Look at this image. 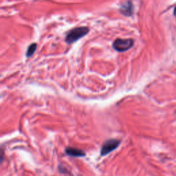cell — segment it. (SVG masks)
Wrapping results in <instances>:
<instances>
[{
	"label": "cell",
	"instance_id": "cell-1",
	"mask_svg": "<svg viewBox=\"0 0 176 176\" xmlns=\"http://www.w3.org/2000/svg\"><path fill=\"white\" fill-rule=\"evenodd\" d=\"M90 32V28L87 26L76 27L67 32L65 37V42L68 44H72L80 38L85 37Z\"/></svg>",
	"mask_w": 176,
	"mask_h": 176
},
{
	"label": "cell",
	"instance_id": "cell-4",
	"mask_svg": "<svg viewBox=\"0 0 176 176\" xmlns=\"http://www.w3.org/2000/svg\"><path fill=\"white\" fill-rule=\"evenodd\" d=\"M120 13L127 17H131L133 14V3L130 1L123 2L120 6L119 8Z\"/></svg>",
	"mask_w": 176,
	"mask_h": 176
},
{
	"label": "cell",
	"instance_id": "cell-6",
	"mask_svg": "<svg viewBox=\"0 0 176 176\" xmlns=\"http://www.w3.org/2000/svg\"><path fill=\"white\" fill-rule=\"evenodd\" d=\"M37 48V43H31V44L28 46V49H27L26 53V55L27 57H30V56H32V55H33V54L35 52Z\"/></svg>",
	"mask_w": 176,
	"mask_h": 176
},
{
	"label": "cell",
	"instance_id": "cell-7",
	"mask_svg": "<svg viewBox=\"0 0 176 176\" xmlns=\"http://www.w3.org/2000/svg\"><path fill=\"white\" fill-rule=\"evenodd\" d=\"M174 14H175V15L176 16V7L175 8V11H174Z\"/></svg>",
	"mask_w": 176,
	"mask_h": 176
},
{
	"label": "cell",
	"instance_id": "cell-5",
	"mask_svg": "<svg viewBox=\"0 0 176 176\" xmlns=\"http://www.w3.org/2000/svg\"><path fill=\"white\" fill-rule=\"evenodd\" d=\"M65 153L72 157H84L85 155L83 150L74 147H67L65 149Z\"/></svg>",
	"mask_w": 176,
	"mask_h": 176
},
{
	"label": "cell",
	"instance_id": "cell-2",
	"mask_svg": "<svg viewBox=\"0 0 176 176\" xmlns=\"http://www.w3.org/2000/svg\"><path fill=\"white\" fill-rule=\"evenodd\" d=\"M134 41L132 39H116L112 43V47L118 52H123L133 47Z\"/></svg>",
	"mask_w": 176,
	"mask_h": 176
},
{
	"label": "cell",
	"instance_id": "cell-3",
	"mask_svg": "<svg viewBox=\"0 0 176 176\" xmlns=\"http://www.w3.org/2000/svg\"><path fill=\"white\" fill-rule=\"evenodd\" d=\"M120 141L117 139H110L105 141L103 144L101 149V155H106L114 150H115L120 145Z\"/></svg>",
	"mask_w": 176,
	"mask_h": 176
}]
</instances>
